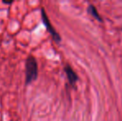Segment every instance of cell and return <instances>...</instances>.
<instances>
[{"label": "cell", "mask_w": 122, "mask_h": 121, "mask_svg": "<svg viewBox=\"0 0 122 121\" xmlns=\"http://www.w3.org/2000/svg\"><path fill=\"white\" fill-rule=\"evenodd\" d=\"M87 12H88L93 18H95L96 19L98 20L99 22H103L102 18H101V17L100 16L99 13H98V11L95 6H93V5H89L88 8H87Z\"/></svg>", "instance_id": "cell-4"}, {"label": "cell", "mask_w": 122, "mask_h": 121, "mask_svg": "<svg viewBox=\"0 0 122 121\" xmlns=\"http://www.w3.org/2000/svg\"><path fill=\"white\" fill-rule=\"evenodd\" d=\"M3 3H5V4H11L13 1H3Z\"/></svg>", "instance_id": "cell-5"}, {"label": "cell", "mask_w": 122, "mask_h": 121, "mask_svg": "<svg viewBox=\"0 0 122 121\" xmlns=\"http://www.w3.org/2000/svg\"><path fill=\"white\" fill-rule=\"evenodd\" d=\"M38 76V66L37 61L33 56L27 57L25 61V83L29 85L35 81Z\"/></svg>", "instance_id": "cell-1"}, {"label": "cell", "mask_w": 122, "mask_h": 121, "mask_svg": "<svg viewBox=\"0 0 122 121\" xmlns=\"http://www.w3.org/2000/svg\"><path fill=\"white\" fill-rule=\"evenodd\" d=\"M64 71L66 72V75L67 76L68 81H69L70 85L71 86H75L76 83L78 81V76L76 75V73L73 71V69L69 66V65H66L64 67Z\"/></svg>", "instance_id": "cell-3"}, {"label": "cell", "mask_w": 122, "mask_h": 121, "mask_svg": "<svg viewBox=\"0 0 122 121\" xmlns=\"http://www.w3.org/2000/svg\"><path fill=\"white\" fill-rule=\"evenodd\" d=\"M41 15H42V22H43V24L45 25L47 30L48 31V32L51 34L52 39L56 42H57V43L60 42L61 41V36L59 35V33L56 32V29H55V28H53L52 25L51 24L48 17H47V13H46V12H45V9H44L43 8H41Z\"/></svg>", "instance_id": "cell-2"}]
</instances>
